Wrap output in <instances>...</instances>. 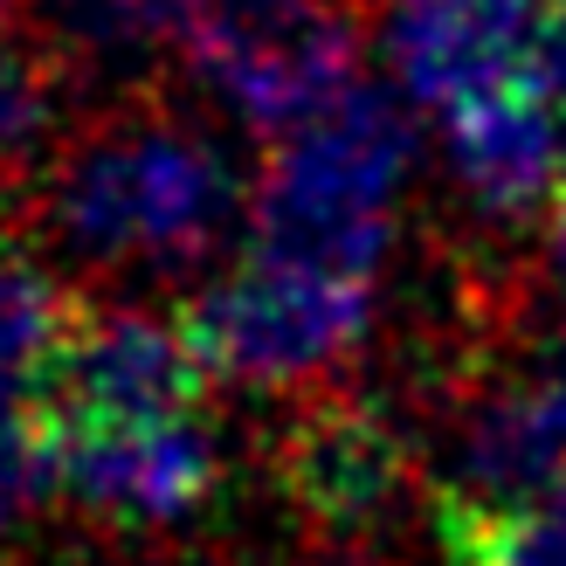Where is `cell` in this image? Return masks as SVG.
<instances>
[{"label":"cell","mask_w":566,"mask_h":566,"mask_svg":"<svg viewBox=\"0 0 566 566\" xmlns=\"http://www.w3.org/2000/svg\"><path fill=\"white\" fill-rule=\"evenodd\" d=\"M14 249V174L0 166V256Z\"/></svg>","instance_id":"2e32d148"},{"label":"cell","mask_w":566,"mask_h":566,"mask_svg":"<svg viewBox=\"0 0 566 566\" xmlns=\"http://www.w3.org/2000/svg\"><path fill=\"white\" fill-rule=\"evenodd\" d=\"M318 566H401V559H387V553H374V546H325Z\"/></svg>","instance_id":"9a60e30c"},{"label":"cell","mask_w":566,"mask_h":566,"mask_svg":"<svg viewBox=\"0 0 566 566\" xmlns=\"http://www.w3.org/2000/svg\"><path fill=\"white\" fill-rule=\"evenodd\" d=\"M566 476V394L553 374L476 394L457 429V491L470 504H525Z\"/></svg>","instance_id":"ba28073f"},{"label":"cell","mask_w":566,"mask_h":566,"mask_svg":"<svg viewBox=\"0 0 566 566\" xmlns=\"http://www.w3.org/2000/svg\"><path fill=\"white\" fill-rule=\"evenodd\" d=\"M546 263H553V276L566 283V193L553 201V221H546Z\"/></svg>","instance_id":"5bb4252c"},{"label":"cell","mask_w":566,"mask_h":566,"mask_svg":"<svg viewBox=\"0 0 566 566\" xmlns=\"http://www.w3.org/2000/svg\"><path fill=\"white\" fill-rule=\"evenodd\" d=\"M366 318H374V283L283 263V256H249L214 276L201 297L180 311L208 374H229L242 387H311L346 359Z\"/></svg>","instance_id":"3957f363"},{"label":"cell","mask_w":566,"mask_h":566,"mask_svg":"<svg viewBox=\"0 0 566 566\" xmlns=\"http://www.w3.org/2000/svg\"><path fill=\"white\" fill-rule=\"evenodd\" d=\"M208 366L180 318L153 311H83L49 387L55 429H104V421H174L201 408Z\"/></svg>","instance_id":"8992f818"},{"label":"cell","mask_w":566,"mask_h":566,"mask_svg":"<svg viewBox=\"0 0 566 566\" xmlns=\"http://www.w3.org/2000/svg\"><path fill=\"white\" fill-rule=\"evenodd\" d=\"M442 146L457 180L497 214H525L559 193V125L546 91H491L442 111Z\"/></svg>","instance_id":"9c48e42d"},{"label":"cell","mask_w":566,"mask_h":566,"mask_svg":"<svg viewBox=\"0 0 566 566\" xmlns=\"http://www.w3.org/2000/svg\"><path fill=\"white\" fill-rule=\"evenodd\" d=\"M8 8H21V0H0V14H8Z\"/></svg>","instance_id":"ac0fdd59"},{"label":"cell","mask_w":566,"mask_h":566,"mask_svg":"<svg viewBox=\"0 0 566 566\" xmlns=\"http://www.w3.org/2000/svg\"><path fill=\"white\" fill-rule=\"evenodd\" d=\"M132 566H166V559H132Z\"/></svg>","instance_id":"e0dca14e"},{"label":"cell","mask_w":566,"mask_h":566,"mask_svg":"<svg viewBox=\"0 0 566 566\" xmlns=\"http://www.w3.org/2000/svg\"><path fill=\"white\" fill-rule=\"evenodd\" d=\"M55 491L91 525L138 539V532L187 525L221 491V449L193 415L55 429Z\"/></svg>","instance_id":"5b68a950"},{"label":"cell","mask_w":566,"mask_h":566,"mask_svg":"<svg viewBox=\"0 0 566 566\" xmlns=\"http://www.w3.org/2000/svg\"><path fill=\"white\" fill-rule=\"evenodd\" d=\"M55 35L83 63H132L166 49V14L159 0H55Z\"/></svg>","instance_id":"7c38bea8"},{"label":"cell","mask_w":566,"mask_h":566,"mask_svg":"<svg viewBox=\"0 0 566 566\" xmlns=\"http://www.w3.org/2000/svg\"><path fill=\"white\" fill-rule=\"evenodd\" d=\"M436 539L449 566H566V476L525 504L436 497Z\"/></svg>","instance_id":"8fae6325"},{"label":"cell","mask_w":566,"mask_h":566,"mask_svg":"<svg viewBox=\"0 0 566 566\" xmlns=\"http://www.w3.org/2000/svg\"><path fill=\"white\" fill-rule=\"evenodd\" d=\"M415 159V125L380 83H353L318 118L276 138L256 193H249V242L263 256L374 276L394 242V193Z\"/></svg>","instance_id":"7a4b0ae2"},{"label":"cell","mask_w":566,"mask_h":566,"mask_svg":"<svg viewBox=\"0 0 566 566\" xmlns=\"http://www.w3.org/2000/svg\"><path fill=\"white\" fill-rule=\"evenodd\" d=\"M49 125H55V70L0 28V166L14 174L21 159H35Z\"/></svg>","instance_id":"4fadbf2b"},{"label":"cell","mask_w":566,"mask_h":566,"mask_svg":"<svg viewBox=\"0 0 566 566\" xmlns=\"http://www.w3.org/2000/svg\"><path fill=\"white\" fill-rule=\"evenodd\" d=\"M76 318L83 304L42 263L14 256V249L0 256V436L49 421L55 359H63Z\"/></svg>","instance_id":"30bf717a"},{"label":"cell","mask_w":566,"mask_h":566,"mask_svg":"<svg viewBox=\"0 0 566 566\" xmlns=\"http://www.w3.org/2000/svg\"><path fill=\"white\" fill-rule=\"evenodd\" d=\"M553 0H387V63L429 111L525 91Z\"/></svg>","instance_id":"52a82bcc"},{"label":"cell","mask_w":566,"mask_h":566,"mask_svg":"<svg viewBox=\"0 0 566 566\" xmlns=\"http://www.w3.org/2000/svg\"><path fill=\"white\" fill-rule=\"evenodd\" d=\"M276 484L325 546H374L421 497V457L380 401H311L276 442Z\"/></svg>","instance_id":"277c9868"},{"label":"cell","mask_w":566,"mask_h":566,"mask_svg":"<svg viewBox=\"0 0 566 566\" xmlns=\"http://www.w3.org/2000/svg\"><path fill=\"white\" fill-rule=\"evenodd\" d=\"M235 221V174L159 111L97 118L55 166L49 229L97 270H187Z\"/></svg>","instance_id":"6da1fadb"}]
</instances>
